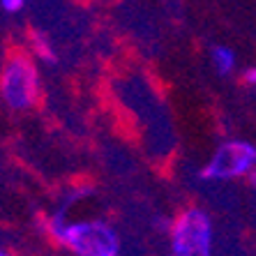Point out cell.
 <instances>
[{"mask_svg": "<svg viewBox=\"0 0 256 256\" xmlns=\"http://www.w3.org/2000/svg\"><path fill=\"white\" fill-rule=\"evenodd\" d=\"M44 231L72 256H122V236L102 217L70 220L54 210L44 222Z\"/></svg>", "mask_w": 256, "mask_h": 256, "instance_id": "obj_1", "label": "cell"}, {"mask_svg": "<svg viewBox=\"0 0 256 256\" xmlns=\"http://www.w3.org/2000/svg\"><path fill=\"white\" fill-rule=\"evenodd\" d=\"M42 97L37 60L28 51H12L0 67V102L14 114H26Z\"/></svg>", "mask_w": 256, "mask_h": 256, "instance_id": "obj_2", "label": "cell"}, {"mask_svg": "<svg viewBox=\"0 0 256 256\" xmlns=\"http://www.w3.org/2000/svg\"><path fill=\"white\" fill-rule=\"evenodd\" d=\"M168 256H214L217 228L212 214L201 206L180 210L168 226Z\"/></svg>", "mask_w": 256, "mask_h": 256, "instance_id": "obj_3", "label": "cell"}, {"mask_svg": "<svg viewBox=\"0 0 256 256\" xmlns=\"http://www.w3.org/2000/svg\"><path fill=\"white\" fill-rule=\"evenodd\" d=\"M256 176V148L244 138L222 141L210 160L198 171V178L206 182H231V180H250Z\"/></svg>", "mask_w": 256, "mask_h": 256, "instance_id": "obj_4", "label": "cell"}, {"mask_svg": "<svg viewBox=\"0 0 256 256\" xmlns=\"http://www.w3.org/2000/svg\"><path fill=\"white\" fill-rule=\"evenodd\" d=\"M210 62H212V70L220 76H231L233 72L238 70V56L226 44H217V46L210 48Z\"/></svg>", "mask_w": 256, "mask_h": 256, "instance_id": "obj_5", "label": "cell"}, {"mask_svg": "<svg viewBox=\"0 0 256 256\" xmlns=\"http://www.w3.org/2000/svg\"><path fill=\"white\" fill-rule=\"evenodd\" d=\"M32 58L42 60V62H48V65H54L56 60H58V54H56V46L51 44L46 35L42 32H32L30 35V51H28Z\"/></svg>", "mask_w": 256, "mask_h": 256, "instance_id": "obj_6", "label": "cell"}, {"mask_svg": "<svg viewBox=\"0 0 256 256\" xmlns=\"http://www.w3.org/2000/svg\"><path fill=\"white\" fill-rule=\"evenodd\" d=\"M90 196H95V187L88 185V182H78V185H74L72 190H67V194L62 196V201H60V206L56 210L67 214V210H70L76 201H84V198H90Z\"/></svg>", "mask_w": 256, "mask_h": 256, "instance_id": "obj_7", "label": "cell"}, {"mask_svg": "<svg viewBox=\"0 0 256 256\" xmlns=\"http://www.w3.org/2000/svg\"><path fill=\"white\" fill-rule=\"evenodd\" d=\"M26 2H28V0H0V7H2L7 14H16L26 7Z\"/></svg>", "mask_w": 256, "mask_h": 256, "instance_id": "obj_8", "label": "cell"}, {"mask_svg": "<svg viewBox=\"0 0 256 256\" xmlns=\"http://www.w3.org/2000/svg\"><path fill=\"white\" fill-rule=\"evenodd\" d=\"M240 81H242L247 88H254L256 86V67H244L242 72H240Z\"/></svg>", "mask_w": 256, "mask_h": 256, "instance_id": "obj_9", "label": "cell"}, {"mask_svg": "<svg viewBox=\"0 0 256 256\" xmlns=\"http://www.w3.org/2000/svg\"><path fill=\"white\" fill-rule=\"evenodd\" d=\"M0 256H12V254H10L7 250H2V247H0Z\"/></svg>", "mask_w": 256, "mask_h": 256, "instance_id": "obj_10", "label": "cell"}]
</instances>
